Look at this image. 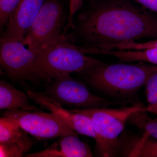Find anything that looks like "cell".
I'll use <instances>...</instances> for the list:
<instances>
[{"mask_svg":"<svg viewBox=\"0 0 157 157\" xmlns=\"http://www.w3.org/2000/svg\"><path fill=\"white\" fill-rule=\"evenodd\" d=\"M103 63L82 53L74 44L65 40L38 54L31 69L29 80L47 83L56 76L80 73Z\"/></svg>","mask_w":157,"mask_h":157,"instance_id":"3957f363","label":"cell"},{"mask_svg":"<svg viewBox=\"0 0 157 157\" xmlns=\"http://www.w3.org/2000/svg\"><path fill=\"white\" fill-rule=\"evenodd\" d=\"M93 1H96V0H93Z\"/></svg>","mask_w":157,"mask_h":157,"instance_id":"7402d4cb","label":"cell"},{"mask_svg":"<svg viewBox=\"0 0 157 157\" xmlns=\"http://www.w3.org/2000/svg\"><path fill=\"white\" fill-rule=\"evenodd\" d=\"M147 112L145 107L137 110L130 115L127 122L143 130L151 137L157 139V118L153 119Z\"/></svg>","mask_w":157,"mask_h":157,"instance_id":"5bb4252c","label":"cell"},{"mask_svg":"<svg viewBox=\"0 0 157 157\" xmlns=\"http://www.w3.org/2000/svg\"><path fill=\"white\" fill-rule=\"evenodd\" d=\"M65 15L58 0H46L22 42L38 54L67 37L62 33Z\"/></svg>","mask_w":157,"mask_h":157,"instance_id":"5b68a950","label":"cell"},{"mask_svg":"<svg viewBox=\"0 0 157 157\" xmlns=\"http://www.w3.org/2000/svg\"><path fill=\"white\" fill-rule=\"evenodd\" d=\"M145 109L148 112L153 113L157 114V104L151 107H146Z\"/></svg>","mask_w":157,"mask_h":157,"instance_id":"44dd1931","label":"cell"},{"mask_svg":"<svg viewBox=\"0 0 157 157\" xmlns=\"http://www.w3.org/2000/svg\"><path fill=\"white\" fill-rule=\"evenodd\" d=\"M27 94L4 80L0 81V109L43 111L30 104Z\"/></svg>","mask_w":157,"mask_h":157,"instance_id":"4fadbf2b","label":"cell"},{"mask_svg":"<svg viewBox=\"0 0 157 157\" xmlns=\"http://www.w3.org/2000/svg\"><path fill=\"white\" fill-rule=\"evenodd\" d=\"M28 134L14 121L0 118V157L24 156L34 145Z\"/></svg>","mask_w":157,"mask_h":157,"instance_id":"8fae6325","label":"cell"},{"mask_svg":"<svg viewBox=\"0 0 157 157\" xmlns=\"http://www.w3.org/2000/svg\"><path fill=\"white\" fill-rule=\"evenodd\" d=\"M46 0H21L6 25L1 39L22 42Z\"/></svg>","mask_w":157,"mask_h":157,"instance_id":"30bf717a","label":"cell"},{"mask_svg":"<svg viewBox=\"0 0 157 157\" xmlns=\"http://www.w3.org/2000/svg\"><path fill=\"white\" fill-rule=\"evenodd\" d=\"M145 59L147 63L157 65V48L147 50L145 55Z\"/></svg>","mask_w":157,"mask_h":157,"instance_id":"ffe728a7","label":"cell"},{"mask_svg":"<svg viewBox=\"0 0 157 157\" xmlns=\"http://www.w3.org/2000/svg\"><path fill=\"white\" fill-rule=\"evenodd\" d=\"M68 38L85 45L157 39V14L130 0H103L79 14Z\"/></svg>","mask_w":157,"mask_h":157,"instance_id":"6da1fadb","label":"cell"},{"mask_svg":"<svg viewBox=\"0 0 157 157\" xmlns=\"http://www.w3.org/2000/svg\"><path fill=\"white\" fill-rule=\"evenodd\" d=\"M44 94L54 99L62 105L87 109L107 108L109 106H126L133 104L131 100L113 101L96 95L80 82L64 74L46 83Z\"/></svg>","mask_w":157,"mask_h":157,"instance_id":"277c9868","label":"cell"},{"mask_svg":"<svg viewBox=\"0 0 157 157\" xmlns=\"http://www.w3.org/2000/svg\"><path fill=\"white\" fill-rule=\"evenodd\" d=\"M157 72V65L143 62L135 64H101L79 73L89 84L109 96L124 98L145 86Z\"/></svg>","mask_w":157,"mask_h":157,"instance_id":"7a4b0ae2","label":"cell"},{"mask_svg":"<svg viewBox=\"0 0 157 157\" xmlns=\"http://www.w3.org/2000/svg\"><path fill=\"white\" fill-rule=\"evenodd\" d=\"M117 108H98L71 109L89 118L103 145V157H113V147L132 113L144 108L141 103Z\"/></svg>","mask_w":157,"mask_h":157,"instance_id":"8992f818","label":"cell"},{"mask_svg":"<svg viewBox=\"0 0 157 157\" xmlns=\"http://www.w3.org/2000/svg\"><path fill=\"white\" fill-rule=\"evenodd\" d=\"M27 94L36 104L56 114L76 133L93 138L96 142L97 152L102 156L104 150L103 144L89 118L66 109L58 102L42 92L29 90Z\"/></svg>","mask_w":157,"mask_h":157,"instance_id":"9c48e42d","label":"cell"},{"mask_svg":"<svg viewBox=\"0 0 157 157\" xmlns=\"http://www.w3.org/2000/svg\"><path fill=\"white\" fill-rule=\"evenodd\" d=\"M3 117L9 118L37 139H52L67 135L78 136L56 114L33 110H6Z\"/></svg>","mask_w":157,"mask_h":157,"instance_id":"52a82bcc","label":"cell"},{"mask_svg":"<svg viewBox=\"0 0 157 157\" xmlns=\"http://www.w3.org/2000/svg\"><path fill=\"white\" fill-rule=\"evenodd\" d=\"M137 4L157 14V0H135Z\"/></svg>","mask_w":157,"mask_h":157,"instance_id":"d6986e66","label":"cell"},{"mask_svg":"<svg viewBox=\"0 0 157 157\" xmlns=\"http://www.w3.org/2000/svg\"><path fill=\"white\" fill-rule=\"evenodd\" d=\"M0 44V65L6 76L12 80H29L38 54L19 41L1 39Z\"/></svg>","mask_w":157,"mask_h":157,"instance_id":"ba28073f","label":"cell"},{"mask_svg":"<svg viewBox=\"0 0 157 157\" xmlns=\"http://www.w3.org/2000/svg\"><path fill=\"white\" fill-rule=\"evenodd\" d=\"M21 0H0V27L6 26L13 11Z\"/></svg>","mask_w":157,"mask_h":157,"instance_id":"2e32d148","label":"cell"},{"mask_svg":"<svg viewBox=\"0 0 157 157\" xmlns=\"http://www.w3.org/2000/svg\"><path fill=\"white\" fill-rule=\"evenodd\" d=\"M147 107H151L157 104V72L154 74L147 82L146 84Z\"/></svg>","mask_w":157,"mask_h":157,"instance_id":"e0dca14e","label":"cell"},{"mask_svg":"<svg viewBox=\"0 0 157 157\" xmlns=\"http://www.w3.org/2000/svg\"><path fill=\"white\" fill-rule=\"evenodd\" d=\"M69 3V20L66 29L69 28L72 29L75 28V24L73 22V17L76 12L82 7L83 0H68Z\"/></svg>","mask_w":157,"mask_h":157,"instance_id":"ac0fdd59","label":"cell"},{"mask_svg":"<svg viewBox=\"0 0 157 157\" xmlns=\"http://www.w3.org/2000/svg\"><path fill=\"white\" fill-rule=\"evenodd\" d=\"M26 157H91L92 152L78 136L67 135L58 139L41 151L25 155Z\"/></svg>","mask_w":157,"mask_h":157,"instance_id":"7c38bea8","label":"cell"},{"mask_svg":"<svg viewBox=\"0 0 157 157\" xmlns=\"http://www.w3.org/2000/svg\"><path fill=\"white\" fill-rule=\"evenodd\" d=\"M144 133L137 136L133 144V148L129 157H157V139L154 140Z\"/></svg>","mask_w":157,"mask_h":157,"instance_id":"9a60e30c","label":"cell"}]
</instances>
